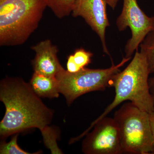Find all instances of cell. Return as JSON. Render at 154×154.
I'll return each mask as SVG.
<instances>
[{"instance_id":"1","label":"cell","mask_w":154,"mask_h":154,"mask_svg":"<svg viewBox=\"0 0 154 154\" xmlns=\"http://www.w3.org/2000/svg\"><path fill=\"white\" fill-rule=\"evenodd\" d=\"M0 100L5 107V113L0 122L2 141L12 135L33 128L40 130L45 143L57 138L55 129L49 126L53 111L22 78L7 77L1 81Z\"/></svg>"},{"instance_id":"2","label":"cell","mask_w":154,"mask_h":154,"mask_svg":"<svg viewBox=\"0 0 154 154\" xmlns=\"http://www.w3.org/2000/svg\"><path fill=\"white\" fill-rule=\"evenodd\" d=\"M148 65L144 55L136 51L132 60L122 71L113 77L111 87L115 89L114 99L89 128L82 134L84 136L96 122L107 116L122 102L129 101L141 110L150 113L154 110V102L150 92Z\"/></svg>"},{"instance_id":"3","label":"cell","mask_w":154,"mask_h":154,"mask_svg":"<svg viewBox=\"0 0 154 154\" xmlns=\"http://www.w3.org/2000/svg\"><path fill=\"white\" fill-rule=\"evenodd\" d=\"M45 0H0V45L25 43L39 25Z\"/></svg>"},{"instance_id":"4","label":"cell","mask_w":154,"mask_h":154,"mask_svg":"<svg viewBox=\"0 0 154 154\" xmlns=\"http://www.w3.org/2000/svg\"><path fill=\"white\" fill-rule=\"evenodd\" d=\"M149 113L131 102L122 105L114 113L123 154H154Z\"/></svg>"},{"instance_id":"5","label":"cell","mask_w":154,"mask_h":154,"mask_svg":"<svg viewBox=\"0 0 154 154\" xmlns=\"http://www.w3.org/2000/svg\"><path fill=\"white\" fill-rule=\"evenodd\" d=\"M131 58L124 57L117 65L105 69L84 68L76 72L71 73L64 69L56 76L60 94L70 105L80 96L94 91H104L111 87L113 77L121 71L120 68Z\"/></svg>"},{"instance_id":"6","label":"cell","mask_w":154,"mask_h":154,"mask_svg":"<svg viewBox=\"0 0 154 154\" xmlns=\"http://www.w3.org/2000/svg\"><path fill=\"white\" fill-rule=\"evenodd\" d=\"M119 31L128 27L131 30V36L125 48V58H131L135 51L149 32L154 29V17L146 15L138 4L137 0H123L122 11L116 21Z\"/></svg>"},{"instance_id":"7","label":"cell","mask_w":154,"mask_h":154,"mask_svg":"<svg viewBox=\"0 0 154 154\" xmlns=\"http://www.w3.org/2000/svg\"><path fill=\"white\" fill-rule=\"evenodd\" d=\"M94 127L83 141L84 153L123 154L119 129L114 118L106 116L96 122Z\"/></svg>"},{"instance_id":"8","label":"cell","mask_w":154,"mask_h":154,"mask_svg":"<svg viewBox=\"0 0 154 154\" xmlns=\"http://www.w3.org/2000/svg\"><path fill=\"white\" fill-rule=\"evenodd\" d=\"M105 0H75L72 11L74 17H81L99 36L104 52L110 55L106 42V28L110 26Z\"/></svg>"},{"instance_id":"9","label":"cell","mask_w":154,"mask_h":154,"mask_svg":"<svg viewBox=\"0 0 154 154\" xmlns=\"http://www.w3.org/2000/svg\"><path fill=\"white\" fill-rule=\"evenodd\" d=\"M31 49L35 53L31 62L34 72L56 77L64 69L58 58L57 47L49 39L40 42Z\"/></svg>"},{"instance_id":"10","label":"cell","mask_w":154,"mask_h":154,"mask_svg":"<svg viewBox=\"0 0 154 154\" xmlns=\"http://www.w3.org/2000/svg\"><path fill=\"white\" fill-rule=\"evenodd\" d=\"M29 85L40 98H57L60 94L58 82L55 77L33 73Z\"/></svg>"},{"instance_id":"11","label":"cell","mask_w":154,"mask_h":154,"mask_svg":"<svg viewBox=\"0 0 154 154\" xmlns=\"http://www.w3.org/2000/svg\"><path fill=\"white\" fill-rule=\"evenodd\" d=\"M56 17L62 19L71 14L75 0H45Z\"/></svg>"},{"instance_id":"12","label":"cell","mask_w":154,"mask_h":154,"mask_svg":"<svg viewBox=\"0 0 154 154\" xmlns=\"http://www.w3.org/2000/svg\"><path fill=\"white\" fill-rule=\"evenodd\" d=\"M140 45V52L145 57L150 73H153L154 72V29L149 32Z\"/></svg>"},{"instance_id":"13","label":"cell","mask_w":154,"mask_h":154,"mask_svg":"<svg viewBox=\"0 0 154 154\" xmlns=\"http://www.w3.org/2000/svg\"><path fill=\"white\" fill-rule=\"evenodd\" d=\"M19 134H14L12 138L9 142H6L3 140L1 142L0 146V154H38L42 152V151L30 153L25 151L21 149L17 143V139Z\"/></svg>"},{"instance_id":"14","label":"cell","mask_w":154,"mask_h":154,"mask_svg":"<svg viewBox=\"0 0 154 154\" xmlns=\"http://www.w3.org/2000/svg\"><path fill=\"white\" fill-rule=\"evenodd\" d=\"M72 55L75 63L82 69L91 63L93 54L83 48H79L76 50Z\"/></svg>"},{"instance_id":"15","label":"cell","mask_w":154,"mask_h":154,"mask_svg":"<svg viewBox=\"0 0 154 154\" xmlns=\"http://www.w3.org/2000/svg\"><path fill=\"white\" fill-rule=\"evenodd\" d=\"M66 66L67 70L69 72H76L81 70L75 63L72 54L70 55L68 57Z\"/></svg>"},{"instance_id":"16","label":"cell","mask_w":154,"mask_h":154,"mask_svg":"<svg viewBox=\"0 0 154 154\" xmlns=\"http://www.w3.org/2000/svg\"><path fill=\"white\" fill-rule=\"evenodd\" d=\"M153 73H154L153 76L150 79H149V86L150 92L154 102V72Z\"/></svg>"},{"instance_id":"17","label":"cell","mask_w":154,"mask_h":154,"mask_svg":"<svg viewBox=\"0 0 154 154\" xmlns=\"http://www.w3.org/2000/svg\"><path fill=\"white\" fill-rule=\"evenodd\" d=\"M149 121L151 128L152 134L154 141V110L149 113Z\"/></svg>"},{"instance_id":"18","label":"cell","mask_w":154,"mask_h":154,"mask_svg":"<svg viewBox=\"0 0 154 154\" xmlns=\"http://www.w3.org/2000/svg\"><path fill=\"white\" fill-rule=\"evenodd\" d=\"M105 1L107 3V5H108L112 9H114L117 5L119 0H105Z\"/></svg>"}]
</instances>
